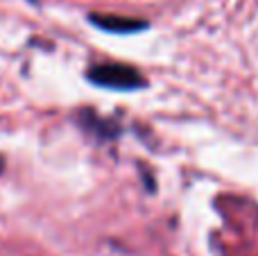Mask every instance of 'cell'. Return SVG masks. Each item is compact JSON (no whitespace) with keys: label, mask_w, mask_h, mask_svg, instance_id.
Masks as SVG:
<instances>
[{"label":"cell","mask_w":258,"mask_h":256,"mask_svg":"<svg viewBox=\"0 0 258 256\" xmlns=\"http://www.w3.org/2000/svg\"><path fill=\"white\" fill-rule=\"evenodd\" d=\"M89 80L93 84L113 91H134L145 84L141 73L125 63H98V66L89 68Z\"/></svg>","instance_id":"6da1fadb"},{"label":"cell","mask_w":258,"mask_h":256,"mask_svg":"<svg viewBox=\"0 0 258 256\" xmlns=\"http://www.w3.org/2000/svg\"><path fill=\"white\" fill-rule=\"evenodd\" d=\"M0 172H3V157H0Z\"/></svg>","instance_id":"3957f363"},{"label":"cell","mask_w":258,"mask_h":256,"mask_svg":"<svg viewBox=\"0 0 258 256\" xmlns=\"http://www.w3.org/2000/svg\"><path fill=\"white\" fill-rule=\"evenodd\" d=\"M91 23L100 30L116 32V34H129V32L145 30V21H136V18H125V16H111V14H91Z\"/></svg>","instance_id":"7a4b0ae2"}]
</instances>
